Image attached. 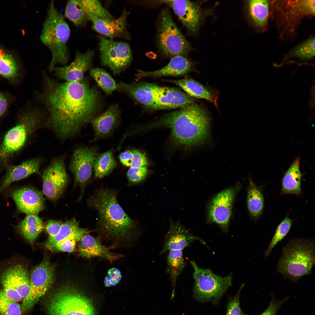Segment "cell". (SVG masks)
Returning a JSON list of instances; mask_svg holds the SVG:
<instances>
[{"label":"cell","instance_id":"obj_1","mask_svg":"<svg viewBox=\"0 0 315 315\" xmlns=\"http://www.w3.org/2000/svg\"><path fill=\"white\" fill-rule=\"evenodd\" d=\"M36 97L45 114V122L63 139L79 133L97 116L102 104L99 91L83 79L61 82L45 72Z\"/></svg>","mask_w":315,"mask_h":315},{"label":"cell","instance_id":"obj_2","mask_svg":"<svg viewBox=\"0 0 315 315\" xmlns=\"http://www.w3.org/2000/svg\"><path fill=\"white\" fill-rule=\"evenodd\" d=\"M117 195L114 190L101 187L87 200L88 206L98 215L96 229L98 237L112 241L114 246L132 240L140 234L138 222L125 212L118 202Z\"/></svg>","mask_w":315,"mask_h":315},{"label":"cell","instance_id":"obj_3","mask_svg":"<svg viewBox=\"0 0 315 315\" xmlns=\"http://www.w3.org/2000/svg\"><path fill=\"white\" fill-rule=\"evenodd\" d=\"M160 126L171 129V138L176 144L189 148L208 140L210 119L205 110L195 103L164 115L150 126Z\"/></svg>","mask_w":315,"mask_h":315},{"label":"cell","instance_id":"obj_4","mask_svg":"<svg viewBox=\"0 0 315 315\" xmlns=\"http://www.w3.org/2000/svg\"><path fill=\"white\" fill-rule=\"evenodd\" d=\"M16 124L5 134L0 145V165L7 167L10 159L22 150L46 120L41 107L32 106L19 114Z\"/></svg>","mask_w":315,"mask_h":315},{"label":"cell","instance_id":"obj_5","mask_svg":"<svg viewBox=\"0 0 315 315\" xmlns=\"http://www.w3.org/2000/svg\"><path fill=\"white\" fill-rule=\"evenodd\" d=\"M70 33L68 24L54 1H51L42 25L40 38L50 52L51 58L48 69L52 73L57 64L65 66L69 61L70 55L67 43Z\"/></svg>","mask_w":315,"mask_h":315},{"label":"cell","instance_id":"obj_6","mask_svg":"<svg viewBox=\"0 0 315 315\" xmlns=\"http://www.w3.org/2000/svg\"><path fill=\"white\" fill-rule=\"evenodd\" d=\"M314 246L313 239L298 238L289 240L282 248L276 272L293 282L310 275L315 264Z\"/></svg>","mask_w":315,"mask_h":315},{"label":"cell","instance_id":"obj_7","mask_svg":"<svg viewBox=\"0 0 315 315\" xmlns=\"http://www.w3.org/2000/svg\"><path fill=\"white\" fill-rule=\"evenodd\" d=\"M315 14V0H270L271 18L281 40H294L304 18Z\"/></svg>","mask_w":315,"mask_h":315},{"label":"cell","instance_id":"obj_8","mask_svg":"<svg viewBox=\"0 0 315 315\" xmlns=\"http://www.w3.org/2000/svg\"><path fill=\"white\" fill-rule=\"evenodd\" d=\"M45 304L48 315H97L91 299L72 285L59 288L51 294Z\"/></svg>","mask_w":315,"mask_h":315},{"label":"cell","instance_id":"obj_9","mask_svg":"<svg viewBox=\"0 0 315 315\" xmlns=\"http://www.w3.org/2000/svg\"><path fill=\"white\" fill-rule=\"evenodd\" d=\"M190 262L194 269V298L200 302L217 304L232 285V273L222 277L214 274L210 269L200 267L193 260Z\"/></svg>","mask_w":315,"mask_h":315},{"label":"cell","instance_id":"obj_10","mask_svg":"<svg viewBox=\"0 0 315 315\" xmlns=\"http://www.w3.org/2000/svg\"><path fill=\"white\" fill-rule=\"evenodd\" d=\"M158 42L161 52L168 57H186L192 49L190 43L177 27L167 8L161 12Z\"/></svg>","mask_w":315,"mask_h":315},{"label":"cell","instance_id":"obj_11","mask_svg":"<svg viewBox=\"0 0 315 315\" xmlns=\"http://www.w3.org/2000/svg\"><path fill=\"white\" fill-rule=\"evenodd\" d=\"M99 49L102 64L108 67L115 74H119L130 65L132 59L129 44L99 36Z\"/></svg>","mask_w":315,"mask_h":315},{"label":"cell","instance_id":"obj_12","mask_svg":"<svg viewBox=\"0 0 315 315\" xmlns=\"http://www.w3.org/2000/svg\"><path fill=\"white\" fill-rule=\"evenodd\" d=\"M240 188L237 184L222 190L215 195L208 205V221L218 225L224 232L228 231L233 202Z\"/></svg>","mask_w":315,"mask_h":315},{"label":"cell","instance_id":"obj_13","mask_svg":"<svg viewBox=\"0 0 315 315\" xmlns=\"http://www.w3.org/2000/svg\"><path fill=\"white\" fill-rule=\"evenodd\" d=\"M54 266L47 259L33 270L29 279L30 292L21 304L22 312L31 309L50 287L54 281Z\"/></svg>","mask_w":315,"mask_h":315},{"label":"cell","instance_id":"obj_14","mask_svg":"<svg viewBox=\"0 0 315 315\" xmlns=\"http://www.w3.org/2000/svg\"><path fill=\"white\" fill-rule=\"evenodd\" d=\"M43 192L49 200L55 201L62 194L68 181L64 158L53 159L44 170L42 176Z\"/></svg>","mask_w":315,"mask_h":315},{"label":"cell","instance_id":"obj_15","mask_svg":"<svg viewBox=\"0 0 315 315\" xmlns=\"http://www.w3.org/2000/svg\"><path fill=\"white\" fill-rule=\"evenodd\" d=\"M97 152L95 147H80L73 153L69 169L74 175L75 184L80 187L82 193L91 178Z\"/></svg>","mask_w":315,"mask_h":315},{"label":"cell","instance_id":"obj_16","mask_svg":"<svg viewBox=\"0 0 315 315\" xmlns=\"http://www.w3.org/2000/svg\"><path fill=\"white\" fill-rule=\"evenodd\" d=\"M158 3L169 5L189 33L194 34L198 31L204 14L196 3L183 0H162Z\"/></svg>","mask_w":315,"mask_h":315},{"label":"cell","instance_id":"obj_17","mask_svg":"<svg viewBox=\"0 0 315 315\" xmlns=\"http://www.w3.org/2000/svg\"><path fill=\"white\" fill-rule=\"evenodd\" d=\"M94 56L93 50L88 49L85 53L77 51L71 63L68 65L55 66L52 72L58 79L70 82L81 80L90 66Z\"/></svg>","mask_w":315,"mask_h":315},{"label":"cell","instance_id":"obj_18","mask_svg":"<svg viewBox=\"0 0 315 315\" xmlns=\"http://www.w3.org/2000/svg\"><path fill=\"white\" fill-rule=\"evenodd\" d=\"M170 226L165 235L164 244L160 252L164 254L171 250H183L197 240L206 245L205 242L198 237L191 233L188 229L179 221L175 222L170 218Z\"/></svg>","mask_w":315,"mask_h":315},{"label":"cell","instance_id":"obj_19","mask_svg":"<svg viewBox=\"0 0 315 315\" xmlns=\"http://www.w3.org/2000/svg\"><path fill=\"white\" fill-rule=\"evenodd\" d=\"M11 196L19 210L27 215H37L45 209L42 193L35 189L24 187L16 189Z\"/></svg>","mask_w":315,"mask_h":315},{"label":"cell","instance_id":"obj_20","mask_svg":"<svg viewBox=\"0 0 315 315\" xmlns=\"http://www.w3.org/2000/svg\"><path fill=\"white\" fill-rule=\"evenodd\" d=\"M114 247L103 244L99 238L93 237L88 233L84 235L80 241L78 250L80 256L82 257L88 259L100 257L112 263L123 257L121 254L111 251Z\"/></svg>","mask_w":315,"mask_h":315},{"label":"cell","instance_id":"obj_21","mask_svg":"<svg viewBox=\"0 0 315 315\" xmlns=\"http://www.w3.org/2000/svg\"><path fill=\"white\" fill-rule=\"evenodd\" d=\"M120 112L117 105H111L90 122L94 132L91 142L110 136L119 124Z\"/></svg>","mask_w":315,"mask_h":315},{"label":"cell","instance_id":"obj_22","mask_svg":"<svg viewBox=\"0 0 315 315\" xmlns=\"http://www.w3.org/2000/svg\"><path fill=\"white\" fill-rule=\"evenodd\" d=\"M117 85V88L145 107L154 109L159 86L145 82L129 84L122 82Z\"/></svg>","mask_w":315,"mask_h":315},{"label":"cell","instance_id":"obj_23","mask_svg":"<svg viewBox=\"0 0 315 315\" xmlns=\"http://www.w3.org/2000/svg\"><path fill=\"white\" fill-rule=\"evenodd\" d=\"M195 102L193 98L179 90L159 86L153 109L182 107L195 103Z\"/></svg>","mask_w":315,"mask_h":315},{"label":"cell","instance_id":"obj_24","mask_svg":"<svg viewBox=\"0 0 315 315\" xmlns=\"http://www.w3.org/2000/svg\"><path fill=\"white\" fill-rule=\"evenodd\" d=\"M245 3V13L250 23L258 32L265 31L270 18V0H250Z\"/></svg>","mask_w":315,"mask_h":315},{"label":"cell","instance_id":"obj_25","mask_svg":"<svg viewBox=\"0 0 315 315\" xmlns=\"http://www.w3.org/2000/svg\"><path fill=\"white\" fill-rule=\"evenodd\" d=\"M43 159L36 157L24 161L17 165H8L6 173L0 187V192L13 182L24 179L34 174H38Z\"/></svg>","mask_w":315,"mask_h":315},{"label":"cell","instance_id":"obj_26","mask_svg":"<svg viewBox=\"0 0 315 315\" xmlns=\"http://www.w3.org/2000/svg\"><path fill=\"white\" fill-rule=\"evenodd\" d=\"M128 14L124 10L121 16L116 19H105L90 15L88 16V20L92 22L93 28L95 31L112 39L121 35L125 32Z\"/></svg>","mask_w":315,"mask_h":315},{"label":"cell","instance_id":"obj_27","mask_svg":"<svg viewBox=\"0 0 315 315\" xmlns=\"http://www.w3.org/2000/svg\"><path fill=\"white\" fill-rule=\"evenodd\" d=\"M192 63L186 57H173L168 64L159 70L151 71H138V77H160L166 76H179L185 75L191 70Z\"/></svg>","mask_w":315,"mask_h":315},{"label":"cell","instance_id":"obj_28","mask_svg":"<svg viewBox=\"0 0 315 315\" xmlns=\"http://www.w3.org/2000/svg\"><path fill=\"white\" fill-rule=\"evenodd\" d=\"M300 160V158L297 157L285 172L282 179L281 194L298 195L302 193Z\"/></svg>","mask_w":315,"mask_h":315},{"label":"cell","instance_id":"obj_29","mask_svg":"<svg viewBox=\"0 0 315 315\" xmlns=\"http://www.w3.org/2000/svg\"><path fill=\"white\" fill-rule=\"evenodd\" d=\"M247 203L249 214L253 218L257 220L262 214L264 208V200L261 189L249 179L247 189Z\"/></svg>","mask_w":315,"mask_h":315},{"label":"cell","instance_id":"obj_30","mask_svg":"<svg viewBox=\"0 0 315 315\" xmlns=\"http://www.w3.org/2000/svg\"><path fill=\"white\" fill-rule=\"evenodd\" d=\"M166 272L169 276L173 287L171 299L174 296L176 281L185 266L182 250H173L168 251L167 258Z\"/></svg>","mask_w":315,"mask_h":315},{"label":"cell","instance_id":"obj_31","mask_svg":"<svg viewBox=\"0 0 315 315\" xmlns=\"http://www.w3.org/2000/svg\"><path fill=\"white\" fill-rule=\"evenodd\" d=\"M165 81L176 85L181 88L190 96L204 99L215 103L211 93L201 84L192 79L184 78L179 80H165Z\"/></svg>","mask_w":315,"mask_h":315},{"label":"cell","instance_id":"obj_32","mask_svg":"<svg viewBox=\"0 0 315 315\" xmlns=\"http://www.w3.org/2000/svg\"><path fill=\"white\" fill-rule=\"evenodd\" d=\"M22 73L13 57L0 48V75L12 83L17 82Z\"/></svg>","mask_w":315,"mask_h":315},{"label":"cell","instance_id":"obj_33","mask_svg":"<svg viewBox=\"0 0 315 315\" xmlns=\"http://www.w3.org/2000/svg\"><path fill=\"white\" fill-rule=\"evenodd\" d=\"M18 229L23 237L30 243H33L42 232V219L37 215H27L20 223Z\"/></svg>","mask_w":315,"mask_h":315},{"label":"cell","instance_id":"obj_34","mask_svg":"<svg viewBox=\"0 0 315 315\" xmlns=\"http://www.w3.org/2000/svg\"><path fill=\"white\" fill-rule=\"evenodd\" d=\"M117 164L112 149L98 154L93 167L95 179L101 178L109 175Z\"/></svg>","mask_w":315,"mask_h":315},{"label":"cell","instance_id":"obj_35","mask_svg":"<svg viewBox=\"0 0 315 315\" xmlns=\"http://www.w3.org/2000/svg\"><path fill=\"white\" fill-rule=\"evenodd\" d=\"M12 281L22 299L29 293L30 286L28 273L23 266L18 265L8 269Z\"/></svg>","mask_w":315,"mask_h":315},{"label":"cell","instance_id":"obj_36","mask_svg":"<svg viewBox=\"0 0 315 315\" xmlns=\"http://www.w3.org/2000/svg\"><path fill=\"white\" fill-rule=\"evenodd\" d=\"M315 54V39L311 36L294 47L286 56V58L295 57L301 60L313 58Z\"/></svg>","mask_w":315,"mask_h":315},{"label":"cell","instance_id":"obj_37","mask_svg":"<svg viewBox=\"0 0 315 315\" xmlns=\"http://www.w3.org/2000/svg\"><path fill=\"white\" fill-rule=\"evenodd\" d=\"M64 15L76 27L82 26L88 20L87 15L81 5L80 0L68 1Z\"/></svg>","mask_w":315,"mask_h":315},{"label":"cell","instance_id":"obj_38","mask_svg":"<svg viewBox=\"0 0 315 315\" xmlns=\"http://www.w3.org/2000/svg\"><path fill=\"white\" fill-rule=\"evenodd\" d=\"M80 228L79 222L74 218L62 223L58 233L53 237H48L45 246L48 249L53 245L75 234Z\"/></svg>","mask_w":315,"mask_h":315},{"label":"cell","instance_id":"obj_39","mask_svg":"<svg viewBox=\"0 0 315 315\" xmlns=\"http://www.w3.org/2000/svg\"><path fill=\"white\" fill-rule=\"evenodd\" d=\"M91 76L105 92L110 95L117 88L115 81L111 76L103 69L98 68L92 69L90 71Z\"/></svg>","mask_w":315,"mask_h":315},{"label":"cell","instance_id":"obj_40","mask_svg":"<svg viewBox=\"0 0 315 315\" xmlns=\"http://www.w3.org/2000/svg\"><path fill=\"white\" fill-rule=\"evenodd\" d=\"M89 233V231L86 229L80 228L74 235L56 243L48 249L55 251L73 252L75 249L76 242L80 241L84 235Z\"/></svg>","mask_w":315,"mask_h":315},{"label":"cell","instance_id":"obj_41","mask_svg":"<svg viewBox=\"0 0 315 315\" xmlns=\"http://www.w3.org/2000/svg\"><path fill=\"white\" fill-rule=\"evenodd\" d=\"M81 5L87 15L105 19H113L114 17L98 1L80 0Z\"/></svg>","mask_w":315,"mask_h":315},{"label":"cell","instance_id":"obj_42","mask_svg":"<svg viewBox=\"0 0 315 315\" xmlns=\"http://www.w3.org/2000/svg\"><path fill=\"white\" fill-rule=\"evenodd\" d=\"M292 221L286 216L277 227L274 234L264 253V257L269 256L276 245L286 236L292 225Z\"/></svg>","mask_w":315,"mask_h":315},{"label":"cell","instance_id":"obj_43","mask_svg":"<svg viewBox=\"0 0 315 315\" xmlns=\"http://www.w3.org/2000/svg\"><path fill=\"white\" fill-rule=\"evenodd\" d=\"M21 305L8 298L0 289V315H21Z\"/></svg>","mask_w":315,"mask_h":315},{"label":"cell","instance_id":"obj_44","mask_svg":"<svg viewBox=\"0 0 315 315\" xmlns=\"http://www.w3.org/2000/svg\"><path fill=\"white\" fill-rule=\"evenodd\" d=\"M0 281L3 290L8 298L17 302L22 300L12 281L8 270L2 274Z\"/></svg>","mask_w":315,"mask_h":315},{"label":"cell","instance_id":"obj_45","mask_svg":"<svg viewBox=\"0 0 315 315\" xmlns=\"http://www.w3.org/2000/svg\"><path fill=\"white\" fill-rule=\"evenodd\" d=\"M148 173V171L145 167H130L127 172L126 175L129 183L134 185L144 180Z\"/></svg>","mask_w":315,"mask_h":315},{"label":"cell","instance_id":"obj_46","mask_svg":"<svg viewBox=\"0 0 315 315\" xmlns=\"http://www.w3.org/2000/svg\"><path fill=\"white\" fill-rule=\"evenodd\" d=\"M244 286V284L242 285L236 295L229 299L226 315H246L241 308L239 301L240 293Z\"/></svg>","mask_w":315,"mask_h":315},{"label":"cell","instance_id":"obj_47","mask_svg":"<svg viewBox=\"0 0 315 315\" xmlns=\"http://www.w3.org/2000/svg\"><path fill=\"white\" fill-rule=\"evenodd\" d=\"M122 279V273L120 270L116 267L112 268L107 271V276L104 281V285L106 287L115 286L121 281Z\"/></svg>","mask_w":315,"mask_h":315},{"label":"cell","instance_id":"obj_48","mask_svg":"<svg viewBox=\"0 0 315 315\" xmlns=\"http://www.w3.org/2000/svg\"><path fill=\"white\" fill-rule=\"evenodd\" d=\"M132 162L130 167H138L148 165V161L145 154L136 149L132 150Z\"/></svg>","mask_w":315,"mask_h":315},{"label":"cell","instance_id":"obj_49","mask_svg":"<svg viewBox=\"0 0 315 315\" xmlns=\"http://www.w3.org/2000/svg\"><path fill=\"white\" fill-rule=\"evenodd\" d=\"M287 299L286 298L283 300H278L272 298L266 310L259 315H276L280 307Z\"/></svg>","mask_w":315,"mask_h":315},{"label":"cell","instance_id":"obj_50","mask_svg":"<svg viewBox=\"0 0 315 315\" xmlns=\"http://www.w3.org/2000/svg\"><path fill=\"white\" fill-rule=\"evenodd\" d=\"M62 223L58 220H50L45 227L46 232L48 234L49 237H53L58 233Z\"/></svg>","mask_w":315,"mask_h":315},{"label":"cell","instance_id":"obj_51","mask_svg":"<svg viewBox=\"0 0 315 315\" xmlns=\"http://www.w3.org/2000/svg\"><path fill=\"white\" fill-rule=\"evenodd\" d=\"M10 102L8 96L0 91V118L7 111L9 106Z\"/></svg>","mask_w":315,"mask_h":315},{"label":"cell","instance_id":"obj_52","mask_svg":"<svg viewBox=\"0 0 315 315\" xmlns=\"http://www.w3.org/2000/svg\"><path fill=\"white\" fill-rule=\"evenodd\" d=\"M118 157L120 162L123 165L130 167L132 158V150H128L122 152Z\"/></svg>","mask_w":315,"mask_h":315}]
</instances>
